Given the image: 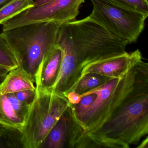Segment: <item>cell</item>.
I'll use <instances>...</instances> for the list:
<instances>
[{
	"label": "cell",
	"mask_w": 148,
	"mask_h": 148,
	"mask_svg": "<svg viewBox=\"0 0 148 148\" xmlns=\"http://www.w3.org/2000/svg\"><path fill=\"white\" fill-rule=\"evenodd\" d=\"M148 133V86L132 96L100 128L86 134L88 148H130Z\"/></svg>",
	"instance_id": "6da1fadb"
},
{
	"label": "cell",
	"mask_w": 148,
	"mask_h": 148,
	"mask_svg": "<svg viewBox=\"0 0 148 148\" xmlns=\"http://www.w3.org/2000/svg\"><path fill=\"white\" fill-rule=\"evenodd\" d=\"M64 25L74 47L79 78L87 66L126 52L127 44L90 16Z\"/></svg>",
	"instance_id": "7a4b0ae2"
},
{
	"label": "cell",
	"mask_w": 148,
	"mask_h": 148,
	"mask_svg": "<svg viewBox=\"0 0 148 148\" xmlns=\"http://www.w3.org/2000/svg\"><path fill=\"white\" fill-rule=\"evenodd\" d=\"M60 25L53 22L33 23L2 32L14 52L19 68L34 83L44 57L56 45Z\"/></svg>",
	"instance_id": "3957f363"
},
{
	"label": "cell",
	"mask_w": 148,
	"mask_h": 148,
	"mask_svg": "<svg viewBox=\"0 0 148 148\" xmlns=\"http://www.w3.org/2000/svg\"><path fill=\"white\" fill-rule=\"evenodd\" d=\"M70 104L63 94L37 92L22 129L27 148H38Z\"/></svg>",
	"instance_id": "277c9868"
},
{
	"label": "cell",
	"mask_w": 148,
	"mask_h": 148,
	"mask_svg": "<svg viewBox=\"0 0 148 148\" xmlns=\"http://www.w3.org/2000/svg\"><path fill=\"white\" fill-rule=\"evenodd\" d=\"M93 9L89 16L125 44L136 41L143 30L148 14L116 5L105 0H90Z\"/></svg>",
	"instance_id": "5b68a950"
},
{
	"label": "cell",
	"mask_w": 148,
	"mask_h": 148,
	"mask_svg": "<svg viewBox=\"0 0 148 148\" xmlns=\"http://www.w3.org/2000/svg\"><path fill=\"white\" fill-rule=\"evenodd\" d=\"M84 0H52L28 8L2 24V31L33 23L53 22L63 25L73 21Z\"/></svg>",
	"instance_id": "8992f818"
},
{
	"label": "cell",
	"mask_w": 148,
	"mask_h": 148,
	"mask_svg": "<svg viewBox=\"0 0 148 148\" xmlns=\"http://www.w3.org/2000/svg\"><path fill=\"white\" fill-rule=\"evenodd\" d=\"M56 45L61 51L62 57L58 75L51 92L66 97L77 85L79 75L71 39L64 24L60 27Z\"/></svg>",
	"instance_id": "52a82bcc"
},
{
	"label": "cell",
	"mask_w": 148,
	"mask_h": 148,
	"mask_svg": "<svg viewBox=\"0 0 148 148\" xmlns=\"http://www.w3.org/2000/svg\"><path fill=\"white\" fill-rule=\"evenodd\" d=\"M141 59H143L142 53L138 49L111 58L85 68L81 73L79 81L88 74H99L113 78L119 77L133 63Z\"/></svg>",
	"instance_id": "ba28073f"
},
{
	"label": "cell",
	"mask_w": 148,
	"mask_h": 148,
	"mask_svg": "<svg viewBox=\"0 0 148 148\" xmlns=\"http://www.w3.org/2000/svg\"><path fill=\"white\" fill-rule=\"evenodd\" d=\"M62 54L55 45L44 57L36 74L37 92H51L58 75Z\"/></svg>",
	"instance_id": "9c48e42d"
},
{
	"label": "cell",
	"mask_w": 148,
	"mask_h": 148,
	"mask_svg": "<svg viewBox=\"0 0 148 148\" xmlns=\"http://www.w3.org/2000/svg\"><path fill=\"white\" fill-rule=\"evenodd\" d=\"M71 103L51 129L38 148H68L71 124Z\"/></svg>",
	"instance_id": "30bf717a"
},
{
	"label": "cell",
	"mask_w": 148,
	"mask_h": 148,
	"mask_svg": "<svg viewBox=\"0 0 148 148\" xmlns=\"http://www.w3.org/2000/svg\"><path fill=\"white\" fill-rule=\"evenodd\" d=\"M34 82L20 68L11 70L0 83V95L14 93L25 90H36Z\"/></svg>",
	"instance_id": "8fae6325"
},
{
	"label": "cell",
	"mask_w": 148,
	"mask_h": 148,
	"mask_svg": "<svg viewBox=\"0 0 148 148\" xmlns=\"http://www.w3.org/2000/svg\"><path fill=\"white\" fill-rule=\"evenodd\" d=\"M25 122L15 111L6 95H0V127H13L22 130Z\"/></svg>",
	"instance_id": "7c38bea8"
},
{
	"label": "cell",
	"mask_w": 148,
	"mask_h": 148,
	"mask_svg": "<svg viewBox=\"0 0 148 148\" xmlns=\"http://www.w3.org/2000/svg\"><path fill=\"white\" fill-rule=\"evenodd\" d=\"M27 148L21 129L0 127V148Z\"/></svg>",
	"instance_id": "4fadbf2b"
},
{
	"label": "cell",
	"mask_w": 148,
	"mask_h": 148,
	"mask_svg": "<svg viewBox=\"0 0 148 148\" xmlns=\"http://www.w3.org/2000/svg\"><path fill=\"white\" fill-rule=\"evenodd\" d=\"M113 79L115 78L99 74H87L79 80L73 91L81 95L105 84Z\"/></svg>",
	"instance_id": "5bb4252c"
},
{
	"label": "cell",
	"mask_w": 148,
	"mask_h": 148,
	"mask_svg": "<svg viewBox=\"0 0 148 148\" xmlns=\"http://www.w3.org/2000/svg\"><path fill=\"white\" fill-rule=\"evenodd\" d=\"M33 7L31 0H13L0 9V25Z\"/></svg>",
	"instance_id": "9a60e30c"
},
{
	"label": "cell",
	"mask_w": 148,
	"mask_h": 148,
	"mask_svg": "<svg viewBox=\"0 0 148 148\" xmlns=\"http://www.w3.org/2000/svg\"><path fill=\"white\" fill-rule=\"evenodd\" d=\"M0 66L11 71L18 67L14 52L3 33H0Z\"/></svg>",
	"instance_id": "2e32d148"
},
{
	"label": "cell",
	"mask_w": 148,
	"mask_h": 148,
	"mask_svg": "<svg viewBox=\"0 0 148 148\" xmlns=\"http://www.w3.org/2000/svg\"><path fill=\"white\" fill-rule=\"evenodd\" d=\"M119 6L148 14V0H105Z\"/></svg>",
	"instance_id": "e0dca14e"
},
{
	"label": "cell",
	"mask_w": 148,
	"mask_h": 148,
	"mask_svg": "<svg viewBox=\"0 0 148 148\" xmlns=\"http://www.w3.org/2000/svg\"><path fill=\"white\" fill-rule=\"evenodd\" d=\"M96 97L97 95L94 93L88 94L82 97L77 104H71L72 111L74 117L77 118L82 116L90 107Z\"/></svg>",
	"instance_id": "ac0fdd59"
},
{
	"label": "cell",
	"mask_w": 148,
	"mask_h": 148,
	"mask_svg": "<svg viewBox=\"0 0 148 148\" xmlns=\"http://www.w3.org/2000/svg\"><path fill=\"white\" fill-rule=\"evenodd\" d=\"M13 93L18 100L31 106L34 102L37 96L36 90H25Z\"/></svg>",
	"instance_id": "d6986e66"
},
{
	"label": "cell",
	"mask_w": 148,
	"mask_h": 148,
	"mask_svg": "<svg viewBox=\"0 0 148 148\" xmlns=\"http://www.w3.org/2000/svg\"><path fill=\"white\" fill-rule=\"evenodd\" d=\"M69 103L72 104H77L81 100L80 94L74 91H72L67 94L66 96Z\"/></svg>",
	"instance_id": "ffe728a7"
},
{
	"label": "cell",
	"mask_w": 148,
	"mask_h": 148,
	"mask_svg": "<svg viewBox=\"0 0 148 148\" xmlns=\"http://www.w3.org/2000/svg\"><path fill=\"white\" fill-rule=\"evenodd\" d=\"M11 71L10 69L0 66V83L2 82L6 77L8 73Z\"/></svg>",
	"instance_id": "44dd1931"
},
{
	"label": "cell",
	"mask_w": 148,
	"mask_h": 148,
	"mask_svg": "<svg viewBox=\"0 0 148 148\" xmlns=\"http://www.w3.org/2000/svg\"><path fill=\"white\" fill-rule=\"evenodd\" d=\"M34 5V7L38 6L43 4H45L52 0H31Z\"/></svg>",
	"instance_id": "7402d4cb"
},
{
	"label": "cell",
	"mask_w": 148,
	"mask_h": 148,
	"mask_svg": "<svg viewBox=\"0 0 148 148\" xmlns=\"http://www.w3.org/2000/svg\"><path fill=\"white\" fill-rule=\"evenodd\" d=\"M136 148H148V136L146 138L144 139L136 147Z\"/></svg>",
	"instance_id": "603a6c76"
},
{
	"label": "cell",
	"mask_w": 148,
	"mask_h": 148,
	"mask_svg": "<svg viewBox=\"0 0 148 148\" xmlns=\"http://www.w3.org/2000/svg\"><path fill=\"white\" fill-rule=\"evenodd\" d=\"M13 0H0V9Z\"/></svg>",
	"instance_id": "cb8c5ba5"
}]
</instances>
